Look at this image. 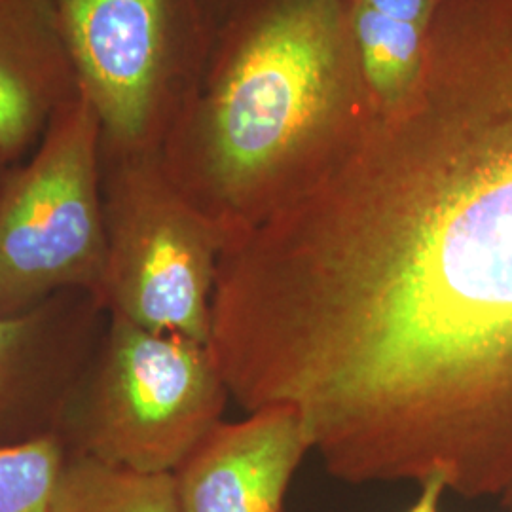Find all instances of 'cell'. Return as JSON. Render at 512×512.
Returning <instances> with one entry per match:
<instances>
[{"label": "cell", "instance_id": "cell-11", "mask_svg": "<svg viewBox=\"0 0 512 512\" xmlns=\"http://www.w3.org/2000/svg\"><path fill=\"white\" fill-rule=\"evenodd\" d=\"M50 512H183L173 473H137L67 452Z\"/></svg>", "mask_w": 512, "mask_h": 512}, {"label": "cell", "instance_id": "cell-8", "mask_svg": "<svg viewBox=\"0 0 512 512\" xmlns=\"http://www.w3.org/2000/svg\"><path fill=\"white\" fill-rule=\"evenodd\" d=\"M313 437L291 404L219 425L173 473L183 512H283Z\"/></svg>", "mask_w": 512, "mask_h": 512}, {"label": "cell", "instance_id": "cell-16", "mask_svg": "<svg viewBox=\"0 0 512 512\" xmlns=\"http://www.w3.org/2000/svg\"><path fill=\"white\" fill-rule=\"evenodd\" d=\"M14 164H10L8 160H6V156L2 154V150H0V183H2V179H4V175H6V171L10 169Z\"/></svg>", "mask_w": 512, "mask_h": 512}, {"label": "cell", "instance_id": "cell-1", "mask_svg": "<svg viewBox=\"0 0 512 512\" xmlns=\"http://www.w3.org/2000/svg\"><path fill=\"white\" fill-rule=\"evenodd\" d=\"M311 298L351 372L512 463V0H442L414 88L300 202Z\"/></svg>", "mask_w": 512, "mask_h": 512}, {"label": "cell", "instance_id": "cell-7", "mask_svg": "<svg viewBox=\"0 0 512 512\" xmlns=\"http://www.w3.org/2000/svg\"><path fill=\"white\" fill-rule=\"evenodd\" d=\"M107 321L88 291H65L0 317V444L57 435Z\"/></svg>", "mask_w": 512, "mask_h": 512}, {"label": "cell", "instance_id": "cell-9", "mask_svg": "<svg viewBox=\"0 0 512 512\" xmlns=\"http://www.w3.org/2000/svg\"><path fill=\"white\" fill-rule=\"evenodd\" d=\"M78 93L52 0H0V150L6 160L19 164Z\"/></svg>", "mask_w": 512, "mask_h": 512}, {"label": "cell", "instance_id": "cell-4", "mask_svg": "<svg viewBox=\"0 0 512 512\" xmlns=\"http://www.w3.org/2000/svg\"><path fill=\"white\" fill-rule=\"evenodd\" d=\"M109 156L154 154L202 80L215 25L203 0H52Z\"/></svg>", "mask_w": 512, "mask_h": 512}, {"label": "cell", "instance_id": "cell-13", "mask_svg": "<svg viewBox=\"0 0 512 512\" xmlns=\"http://www.w3.org/2000/svg\"><path fill=\"white\" fill-rule=\"evenodd\" d=\"M446 492L450 490L444 476L439 473L427 476L423 482H420V495L416 503L406 512H440V503Z\"/></svg>", "mask_w": 512, "mask_h": 512}, {"label": "cell", "instance_id": "cell-14", "mask_svg": "<svg viewBox=\"0 0 512 512\" xmlns=\"http://www.w3.org/2000/svg\"><path fill=\"white\" fill-rule=\"evenodd\" d=\"M239 2L241 0H203V4L207 8V14H209V18H211L213 25H215V31H217V27L222 23V19L226 18L238 6Z\"/></svg>", "mask_w": 512, "mask_h": 512}, {"label": "cell", "instance_id": "cell-3", "mask_svg": "<svg viewBox=\"0 0 512 512\" xmlns=\"http://www.w3.org/2000/svg\"><path fill=\"white\" fill-rule=\"evenodd\" d=\"M230 391L207 344L109 315L63 412L67 452L175 473L222 421Z\"/></svg>", "mask_w": 512, "mask_h": 512}, {"label": "cell", "instance_id": "cell-15", "mask_svg": "<svg viewBox=\"0 0 512 512\" xmlns=\"http://www.w3.org/2000/svg\"><path fill=\"white\" fill-rule=\"evenodd\" d=\"M499 503L503 505L505 511H512V480L511 484L507 486V490L503 494L499 495Z\"/></svg>", "mask_w": 512, "mask_h": 512}, {"label": "cell", "instance_id": "cell-6", "mask_svg": "<svg viewBox=\"0 0 512 512\" xmlns=\"http://www.w3.org/2000/svg\"><path fill=\"white\" fill-rule=\"evenodd\" d=\"M103 260L101 124L80 92L0 183V317L65 291L95 296Z\"/></svg>", "mask_w": 512, "mask_h": 512}, {"label": "cell", "instance_id": "cell-12", "mask_svg": "<svg viewBox=\"0 0 512 512\" xmlns=\"http://www.w3.org/2000/svg\"><path fill=\"white\" fill-rule=\"evenodd\" d=\"M65 458L57 435L0 444V512H50Z\"/></svg>", "mask_w": 512, "mask_h": 512}, {"label": "cell", "instance_id": "cell-10", "mask_svg": "<svg viewBox=\"0 0 512 512\" xmlns=\"http://www.w3.org/2000/svg\"><path fill=\"white\" fill-rule=\"evenodd\" d=\"M440 2L349 0L351 33L370 109H391L414 88Z\"/></svg>", "mask_w": 512, "mask_h": 512}, {"label": "cell", "instance_id": "cell-2", "mask_svg": "<svg viewBox=\"0 0 512 512\" xmlns=\"http://www.w3.org/2000/svg\"><path fill=\"white\" fill-rule=\"evenodd\" d=\"M368 112L349 0H241L160 158L232 243L304 194Z\"/></svg>", "mask_w": 512, "mask_h": 512}, {"label": "cell", "instance_id": "cell-17", "mask_svg": "<svg viewBox=\"0 0 512 512\" xmlns=\"http://www.w3.org/2000/svg\"><path fill=\"white\" fill-rule=\"evenodd\" d=\"M507 512H512V511H507Z\"/></svg>", "mask_w": 512, "mask_h": 512}, {"label": "cell", "instance_id": "cell-5", "mask_svg": "<svg viewBox=\"0 0 512 512\" xmlns=\"http://www.w3.org/2000/svg\"><path fill=\"white\" fill-rule=\"evenodd\" d=\"M105 260L95 298L112 317L209 346L211 300L230 243L165 173L160 152L101 150Z\"/></svg>", "mask_w": 512, "mask_h": 512}]
</instances>
